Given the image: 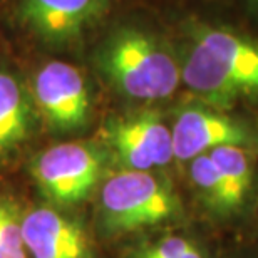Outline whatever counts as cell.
<instances>
[{"label": "cell", "mask_w": 258, "mask_h": 258, "mask_svg": "<svg viewBox=\"0 0 258 258\" xmlns=\"http://www.w3.org/2000/svg\"><path fill=\"white\" fill-rule=\"evenodd\" d=\"M127 258H206V255L189 236L171 233L139 245Z\"/></svg>", "instance_id": "cell-14"}, {"label": "cell", "mask_w": 258, "mask_h": 258, "mask_svg": "<svg viewBox=\"0 0 258 258\" xmlns=\"http://www.w3.org/2000/svg\"><path fill=\"white\" fill-rule=\"evenodd\" d=\"M107 149L102 143L66 139L30 159V176L39 193L57 208L81 205L104 179Z\"/></svg>", "instance_id": "cell-4"}, {"label": "cell", "mask_w": 258, "mask_h": 258, "mask_svg": "<svg viewBox=\"0 0 258 258\" xmlns=\"http://www.w3.org/2000/svg\"><path fill=\"white\" fill-rule=\"evenodd\" d=\"M39 119L55 138L77 134L89 126L92 91L79 67L62 59H47L29 77Z\"/></svg>", "instance_id": "cell-6"}, {"label": "cell", "mask_w": 258, "mask_h": 258, "mask_svg": "<svg viewBox=\"0 0 258 258\" xmlns=\"http://www.w3.org/2000/svg\"><path fill=\"white\" fill-rule=\"evenodd\" d=\"M171 127L173 154L178 161H191L221 146H250L255 133L245 121L221 109L186 106L174 116Z\"/></svg>", "instance_id": "cell-9"}, {"label": "cell", "mask_w": 258, "mask_h": 258, "mask_svg": "<svg viewBox=\"0 0 258 258\" xmlns=\"http://www.w3.org/2000/svg\"><path fill=\"white\" fill-rule=\"evenodd\" d=\"M29 258H94L84 225L57 206H35L22 213Z\"/></svg>", "instance_id": "cell-10"}, {"label": "cell", "mask_w": 258, "mask_h": 258, "mask_svg": "<svg viewBox=\"0 0 258 258\" xmlns=\"http://www.w3.org/2000/svg\"><path fill=\"white\" fill-rule=\"evenodd\" d=\"M181 82L216 109L258 101V45L223 29H198L183 55Z\"/></svg>", "instance_id": "cell-2"}, {"label": "cell", "mask_w": 258, "mask_h": 258, "mask_svg": "<svg viewBox=\"0 0 258 258\" xmlns=\"http://www.w3.org/2000/svg\"><path fill=\"white\" fill-rule=\"evenodd\" d=\"M0 258H29L22 236V211L5 193H0Z\"/></svg>", "instance_id": "cell-13"}, {"label": "cell", "mask_w": 258, "mask_h": 258, "mask_svg": "<svg viewBox=\"0 0 258 258\" xmlns=\"http://www.w3.org/2000/svg\"><path fill=\"white\" fill-rule=\"evenodd\" d=\"M97 223L106 236H121L179 218L181 200L156 171L119 169L97 188Z\"/></svg>", "instance_id": "cell-3"}, {"label": "cell", "mask_w": 258, "mask_h": 258, "mask_svg": "<svg viewBox=\"0 0 258 258\" xmlns=\"http://www.w3.org/2000/svg\"><path fill=\"white\" fill-rule=\"evenodd\" d=\"M109 0H12L9 20L15 30L49 50H69L102 22Z\"/></svg>", "instance_id": "cell-5"}, {"label": "cell", "mask_w": 258, "mask_h": 258, "mask_svg": "<svg viewBox=\"0 0 258 258\" xmlns=\"http://www.w3.org/2000/svg\"><path fill=\"white\" fill-rule=\"evenodd\" d=\"M208 154L223 179L231 215L238 213L248 200L253 183V166L248 151L243 146H221Z\"/></svg>", "instance_id": "cell-11"}, {"label": "cell", "mask_w": 258, "mask_h": 258, "mask_svg": "<svg viewBox=\"0 0 258 258\" xmlns=\"http://www.w3.org/2000/svg\"><path fill=\"white\" fill-rule=\"evenodd\" d=\"M99 74L117 94L136 102H159L181 84V62L169 45L148 29L121 25L94 52Z\"/></svg>", "instance_id": "cell-1"}, {"label": "cell", "mask_w": 258, "mask_h": 258, "mask_svg": "<svg viewBox=\"0 0 258 258\" xmlns=\"http://www.w3.org/2000/svg\"><path fill=\"white\" fill-rule=\"evenodd\" d=\"M102 144L121 169L158 171L174 159L171 127L154 111L109 117L102 126Z\"/></svg>", "instance_id": "cell-7"}, {"label": "cell", "mask_w": 258, "mask_h": 258, "mask_svg": "<svg viewBox=\"0 0 258 258\" xmlns=\"http://www.w3.org/2000/svg\"><path fill=\"white\" fill-rule=\"evenodd\" d=\"M40 126L29 79L0 50V169L22 156Z\"/></svg>", "instance_id": "cell-8"}, {"label": "cell", "mask_w": 258, "mask_h": 258, "mask_svg": "<svg viewBox=\"0 0 258 258\" xmlns=\"http://www.w3.org/2000/svg\"><path fill=\"white\" fill-rule=\"evenodd\" d=\"M189 178L201 201L216 215H231L228 196L210 154H200L189 161Z\"/></svg>", "instance_id": "cell-12"}]
</instances>
